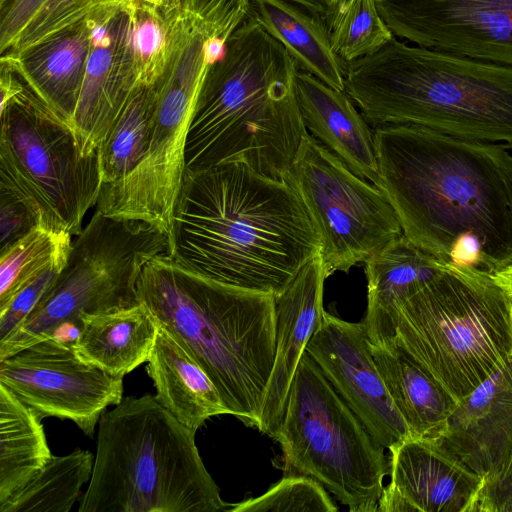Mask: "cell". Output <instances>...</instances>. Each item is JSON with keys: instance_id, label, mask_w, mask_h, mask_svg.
<instances>
[{"instance_id": "cell-30", "label": "cell", "mask_w": 512, "mask_h": 512, "mask_svg": "<svg viewBox=\"0 0 512 512\" xmlns=\"http://www.w3.org/2000/svg\"><path fill=\"white\" fill-rule=\"evenodd\" d=\"M329 29L332 48L346 65L376 52L394 38L376 0H352Z\"/></svg>"}, {"instance_id": "cell-25", "label": "cell", "mask_w": 512, "mask_h": 512, "mask_svg": "<svg viewBox=\"0 0 512 512\" xmlns=\"http://www.w3.org/2000/svg\"><path fill=\"white\" fill-rule=\"evenodd\" d=\"M449 264L411 243L404 235L365 262L367 311L372 321L410 297Z\"/></svg>"}, {"instance_id": "cell-20", "label": "cell", "mask_w": 512, "mask_h": 512, "mask_svg": "<svg viewBox=\"0 0 512 512\" xmlns=\"http://www.w3.org/2000/svg\"><path fill=\"white\" fill-rule=\"evenodd\" d=\"M297 98L307 131L359 177L378 187L374 131L345 91L298 71Z\"/></svg>"}, {"instance_id": "cell-12", "label": "cell", "mask_w": 512, "mask_h": 512, "mask_svg": "<svg viewBox=\"0 0 512 512\" xmlns=\"http://www.w3.org/2000/svg\"><path fill=\"white\" fill-rule=\"evenodd\" d=\"M0 383L41 419L70 420L93 437L101 415L123 399V377L87 363L58 336L0 360Z\"/></svg>"}, {"instance_id": "cell-40", "label": "cell", "mask_w": 512, "mask_h": 512, "mask_svg": "<svg viewBox=\"0 0 512 512\" xmlns=\"http://www.w3.org/2000/svg\"><path fill=\"white\" fill-rule=\"evenodd\" d=\"M351 1L352 0H340L336 6L329 10L326 16L329 27L340 17Z\"/></svg>"}, {"instance_id": "cell-10", "label": "cell", "mask_w": 512, "mask_h": 512, "mask_svg": "<svg viewBox=\"0 0 512 512\" xmlns=\"http://www.w3.org/2000/svg\"><path fill=\"white\" fill-rule=\"evenodd\" d=\"M168 235L141 220L110 217L96 210L76 235L60 275L30 315L0 340V360L81 328L83 314L119 311L139 304L137 280L144 264L167 253Z\"/></svg>"}, {"instance_id": "cell-32", "label": "cell", "mask_w": 512, "mask_h": 512, "mask_svg": "<svg viewBox=\"0 0 512 512\" xmlns=\"http://www.w3.org/2000/svg\"><path fill=\"white\" fill-rule=\"evenodd\" d=\"M229 512H336L324 486L312 477L287 474L264 494L231 504Z\"/></svg>"}, {"instance_id": "cell-16", "label": "cell", "mask_w": 512, "mask_h": 512, "mask_svg": "<svg viewBox=\"0 0 512 512\" xmlns=\"http://www.w3.org/2000/svg\"><path fill=\"white\" fill-rule=\"evenodd\" d=\"M390 483L381 512H468L482 477L435 437H408L389 449Z\"/></svg>"}, {"instance_id": "cell-1", "label": "cell", "mask_w": 512, "mask_h": 512, "mask_svg": "<svg viewBox=\"0 0 512 512\" xmlns=\"http://www.w3.org/2000/svg\"><path fill=\"white\" fill-rule=\"evenodd\" d=\"M378 187L415 246L494 275L512 264V154L414 125L374 129Z\"/></svg>"}, {"instance_id": "cell-29", "label": "cell", "mask_w": 512, "mask_h": 512, "mask_svg": "<svg viewBox=\"0 0 512 512\" xmlns=\"http://www.w3.org/2000/svg\"><path fill=\"white\" fill-rule=\"evenodd\" d=\"M72 235L35 227L0 255V309L29 282L56 261L66 258Z\"/></svg>"}, {"instance_id": "cell-42", "label": "cell", "mask_w": 512, "mask_h": 512, "mask_svg": "<svg viewBox=\"0 0 512 512\" xmlns=\"http://www.w3.org/2000/svg\"><path fill=\"white\" fill-rule=\"evenodd\" d=\"M9 0H0V8H2Z\"/></svg>"}, {"instance_id": "cell-8", "label": "cell", "mask_w": 512, "mask_h": 512, "mask_svg": "<svg viewBox=\"0 0 512 512\" xmlns=\"http://www.w3.org/2000/svg\"><path fill=\"white\" fill-rule=\"evenodd\" d=\"M0 119V190L23 203L38 226L78 235L103 185L98 151L85 155L73 128L21 77Z\"/></svg>"}, {"instance_id": "cell-27", "label": "cell", "mask_w": 512, "mask_h": 512, "mask_svg": "<svg viewBox=\"0 0 512 512\" xmlns=\"http://www.w3.org/2000/svg\"><path fill=\"white\" fill-rule=\"evenodd\" d=\"M156 84L137 85L98 149L103 184L121 180L143 159L157 110Z\"/></svg>"}, {"instance_id": "cell-6", "label": "cell", "mask_w": 512, "mask_h": 512, "mask_svg": "<svg viewBox=\"0 0 512 512\" xmlns=\"http://www.w3.org/2000/svg\"><path fill=\"white\" fill-rule=\"evenodd\" d=\"M364 323L370 343L402 349L457 402L512 357V300L492 275L473 268L449 264Z\"/></svg>"}, {"instance_id": "cell-31", "label": "cell", "mask_w": 512, "mask_h": 512, "mask_svg": "<svg viewBox=\"0 0 512 512\" xmlns=\"http://www.w3.org/2000/svg\"><path fill=\"white\" fill-rule=\"evenodd\" d=\"M131 44L137 85H154L164 70L168 40L169 15L151 4L129 0Z\"/></svg>"}, {"instance_id": "cell-24", "label": "cell", "mask_w": 512, "mask_h": 512, "mask_svg": "<svg viewBox=\"0 0 512 512\" xmlns=\"http://www.w3.org/2000/svg\"><path fill=\"white\" fill-rule=\"evenodd\" d=\"M370 347L387 391L410 436L435 437L457 401L399 347L372 343Z\"/></svg>"}, {"instance_id": "cell-19", "label": "cell", "mask_w": 512, "mask_h": 512, "mask_svg": "<svg viewBox=\"0 0 512 512\" xmlns=\"http://www.w3.org/2000/svg\"><path fill=\"white\" fill-rule=\"evenodd\" d=\"M93 14L20 51L1 54L34 94L70 126L81 93Z\"/></svg>"}, {"instance_id": "cell-11", "label": "cell", "mask_w": 512, "mask_h": 512, "mask_svg": "<svg viewBox=\"0 0 512 512\" xmlns=\"http://www.w3.org/2000/svg\"><path fill=\"white\" fill-rule=\"evenodd\" d=\"M285 182L298 194L319 235L328 276L365 263L403 235L383 190L355 174L309 133Z\"/></svg>"}, {"instance_id": "cell-4", "label": "cell", "mask_w": 512, "mask_h": 512, "mask_svg": "<svg viewBox=\"0 0 512 512\" xmlns=\"http://www.w3.org/2000/svg\"><path fill=\"white\" fill-rule=\"evenodd\" d=\"M137 296L207 372L229 414L257 427L276 351L274 295L212 281L163 253L142 267Z\"/></svg>"}, {"instance_id": "cell-13", "label": "cell", "mask_w": 512, "mask_h": 512, "mask_svg": "<svg viewBox=\"0 0 512 512\" xmlns=\"http://www.w3.org/2000/svg\"><path fill=\"white\" fill-rule=\"evenodd\" d=\"M394 37L512 66V0H376Z\"/></svg>"}, {"instance_id": "cell-36", "label": "cell", "mask_w": 512, "mask_h": 512, "mask_svg": "<svg viewBox=\"0 0 512 512\" xmlns=\"http://www.w3.org/2000/svg\"><path fill=\"white\" fill-rule=\"evenodd\" d=\"M37 226L34 216L23 203L0 190V252L5 251Z\"/></svg>"}, {"instance_id": "cell-18", "label": "cell", "mask_w": 512, "mask_h": 512, "mask_svg": "<svg viewBox=\"0 0 512 512\" xmlns=\"http://www.w3.org/2000/svg\"><path fill=\"white\" fill-rule=\"evenodd\" d=\"M435 438L484 478L512 450V357L457 402Z\"/></svg>"}, {"instance_id": "cell-37", "label": "cell", "mask_w": 512, "mask_h": 512, "mask_svg": "<svg viewBox=\"0 0 512 512\" xmlns=\"http://www.w3.org/2000/svg\"><path fill=\"white\" fill-rule=\"evenodd\" d=\"M45 0H9L1 8L0 52L9 50Z\"/></svg>"}, {"instance_id": "cell-34", "label": "cell", "mask_w": 512, "mask_h": 512, "mask_svg": "<svg viewBox=\"0 0 512 512\" xmlns=\"http://www.w3.org/2000/svg\"><path fill=\"white\" fill-rule=\"evenodd\" d=\"M68 257L47 267L0 309V340L6 338L30 315L60 275Z\"/></svg>"}, {"instance_id": "cell-21", "label": "cell", "mask_w": 512, "mask_h": 512, "mask_svg": "<svg viewBox=\"0 0 512 512\" xmlns=\"http://www.w3.org/2000/svg\"><path fill=\"white\" fill-rule=\"evenodd\" d=\"M158 333L146 371L157 401L194 433L212 416L229 414L213 380L165 328Z\"/></svg>"}, {"instance_id": "cell-5", "label": "cell", "mask_w": 512, "mask_h": 512, "mask_svg": "<svg viewBox=\"0 0 512 512\" xmlns=\"http://www.w3.org/2000/svg\"><path fill=\"white\" fill-rule=\"evenodd\" d=\"M345 92L374 127L414 125L512 149V66L394 37L346 65Z\"/></svg>"}, {"instance_id": "cell-26", "label": "cell", "mask_w": 512, "mask_h": 512, "mask_svg": "<svg viewBox=\"0 0 512 512\" xmlns=\"http://www.w3.org/2000/svg\"><path fill=\"white\" fill-rule=\"evenodd\" d=\"M41 418L0 383V503L52 457Z\"/></svg>"}, {"instance_id": "cell-3", "label": "cell", "mask_w": 512, "mask_h": 512, "mask_svg": "<svg viewBox=\"0 0 512 512\" xmlns=\"http://www.w3.org/2000/svg\"><path fill=\"white\" fill-rule=\"evenodd\" d=\"M298 67L250 15L209 69L185 144V171L228 162L285 181L308 133L298 104Z\"/></svg>"}, {"instance_id": "cell-7", "label": "cell", "mask_w": 512, "mask_h": 512, "mask_svg": "<svg viewBox=\"0 0 512 512\" xmlns=\"http://www.w3.org/2000/svg\"><path fill=\"white\" fill-rule=\"evenodd\" d=\"M229 507L204 466L195 433L155 395L123 397L101 415L79 512H220Z\"/></svg>"}, {"instance_id": "cell-28", "label": "cell", "mask_w": 512, "mask_h": 512, "mask_svg": "<svg viewBox=\"0 0 512 512\" xmlns=\"http://www.w3.org/2000/svg\"><path fill=\"white\" fill-rule=\"evenodd\" d=\"M94 459L84 449L52 455L26 485L0 503V512H69L91 479Z\"/></svg>"}, {"instance_id": "cell-23", "label": "cell", "mask_w": 512, "mask_h": 512, "mask_svg": "<svg viewBox=\"0 0 512 512\" xmlns=\"http://www.w3.org/2000/svg\"><path fill=\"white\" fill-rule=\"evenodd\" d=\"M158 328L141 303L114 312L83 314L73 348L87 363L124 377L147 362Z\"/></svg>"}, {"instance_id": "cell-33", "label": "cell", "mask_w": 512, "mask_h": 512, "mask_svg": "<svg viewBox=\"0 0 512 512\" xmlns=\"http://www.w3.org/2000/svg\"><path fill=\"white\" fill-rule=\"evenodd\" d=\"M126 1L128 0H45L6 52L23 50L103 7Z\"/></svg>"}, {"instance_id": "cell-22", "label": "cell", "mask_w": 512, "mask_h": 512, "mask_svg": "<svg viewBox=\"0 0 512 512\" xmlns=\"http://www.w3.org/2000/svg\"><path fill=\"white\" fill-rule=\"evenodd\" d=\"M249 15L284 46L300 71L345 91L346 64L332 48L326 16L288 0H251Z\"/></svg>"}, {"instance_id": "cell-35", "label": "cell", "mask_w": 512, "mask_h": 512, "mask_svg": "<svg viewBox=\"0 0 512 512\" xmlns=\"http://www.w3.org/2000/svg\"><path fill=\"white\" fill-rule=\"evenodd\" d=\"M468 512H512V450L496 469L482 478Z\"/></svg>"}, {"instance_id": "cell-2", "label": "cell", "mask_w": 512, "mask_h": 512, "mask_svg": "<svg viewBox=\"0 0 512 512\" xmlns=\"http://www.w3.org/2000/svg\"><path fill=\"white\" fill-rule=\"evenodd\" d=\"M320 249L304 204L285 181L239 162L185 171L167 250L185 269L277 296Z\"/></svg>"}, {"instance_id": "cell-38", "label": "cell", "mask_w": 512, "mask_h": 512, "mask_svg": "<svg viewBox=\"0 0 512 512\" xmlns=\"http://www.w3.org/2000/svg\"><path fill=\"white\" fill-rule=\"evenodd\" d=\"M493 278L512 300V264L495 273Z\"/></svg>"}, {"instance_id": "cell-41", "label": "cell", "mask_w": 512, "mask_h": 512, "mask_svg": "<svg viewBox=\"0 0 512 512\" xmlns=\"http://www.w3.org/2000/svg\"><path fill=\"white\" fill-rule=\"evenodd\" d=\"M329 1H330V8H329V10H330L331 8L336 6L339 3L340 0H329Z\"/></svg>"}, {"instance_id": "cell-39", "label": "cell", "mask_w": 512, "mask_h": 512, "mask_svg": "<svg viewBox=\"0 0 512 512\" xmlns=\"http://www.w3.org/2000/svg\"><path fill=\"white\" fill-rule=\"evenodd\" d=\"M294 2L300 6H303L313 12L320 13L324 16H327L330 1L329 0H288Z\"/></svg>"}, {"instance_id": "cell-15", "label": "cell", "mask_w": 512, "mask_h": 512, "mask_svg": "<svg viewBox=\"0 0 512 512\" xmlns=\"http://www.w3.org/2000/svg\"><path fill=\"white\" fill-rule=\"evenodd\" d=\"M93 20L84 81L71 123L85 155L98 151L137 86L129 0L95 11Z\"/></svg>"}, {"instance_id": "cell-9", "label": "cell", "mask_w": 512, "mask_h": 512, "mask_svg": "<svg viewBox=\"0 0 512 512\" xmlns=\"http://www.w3.org/2000/svg\"><path fill=\"white\" fill-rule=\"evenodd\" d=\"M274 439L287 474L320 482L350 512H376L390 472L384 447L305 352Z\"/></svg>"}, {"instance_id": "cell-17", "label": "cell", "mask_w": 512, "mask_h": 512, "mask_svg": "<svg viewBox=\"0 0 512 512\" xmlns=\"http://www.w3.org/2000/svg\"><path fill=\"white\" fill-rule=\"evenodd\" d=\"M328 277L320 250L275 297L276 351L257 428L275 437L283 420L292 380L317 329Z\"/></svg>"}, {"instance_id": "cell-14", "label": "cell", "mask_w": 512, "mask_h": 512, "mask_svg": "<svg viewBox=\"0 0 512 512\" xmlns=\"http://www.w3.org/2000/svg\"><path fill=\"white\" fill-rule=\"evenodd\" d=\"M305 352L381 446L390 449L410 437L374 361L364 321L323 310Z\"/></svg>"}]
</instances>
